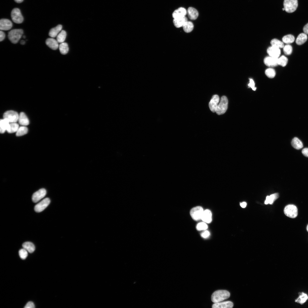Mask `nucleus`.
I'll return each instance as SVG.
<instances>
[{"label":"nucleus","mask_w":308,"mask_h":308,"mask_svg":"<svg viewBox=\"0 0 308 308\" xmlns=\"http://www.w3.org/2000/svg\"><path fill=\"white\" fill-rule=\"evenodd\" d=\"M230 292L226 290H220L214 292L211 296V300L215 303L220 302L229 297Z\"/></svg>","instance_id":"1"},{"label":"nucleus","mask_w":308,"mask_h":308,"mask_svg":"<svg viewBox=\"0 0 308 308\" xmlns=\"http://www.w3.org/2000/svg\"><path fill=\"white\" fill-rule=\"evenodd\" d=\"M23 34V31L21 29H12L8 33V37L9 40L13 44H16L21 38Z\"/></svg>","instance_id":"2"},{"label":"nucleus","mask_w":308,"mask_h":308,"mask_svg":"<svg viewBox=\"0 0 308 308\" xmlns=\"http://www.w3.org/2000/svg\"><path fill=\"white\" fill-rule=\"evenodd\" d=\"M228 101L225 96H222L216 108V112L218 115L224 114L226 111L228 106Z\"/></svg>","instance_id":"3"},{"label":"nucleus","mask_w":308,"mask_h":308,"mask_svg":"<svg viewBox=\"0 0 308 308\" xmlns=\"http://www.w3.org/2000/svg\"><path fill=\"white\" fill-rule=\"evenodd\" d=\"M285 10L288 13L295 11L298 7L297 0H284L283 3Z\"/></svg>","instance_id":"4"},{"label":"nucleus","mask_w":308,"mask_h":308,"mask_svg":"<svg viewBox=\"0 0 308 308\" xmlns=\"http://www.w3.org/2000/svg\"><path fill=\"white\" fill-rule=\"evenodd\" d=\"M284 212L285 215L291 218H296L298 214V210L297 207L292 204L286 206L284 208Z\"/></svg>","instance_id":"5"},{"label":"nucleus","mask_w":308,"mask_h":308,"mask_svg":"<svg viewBox=\"0 0 308 308\" xmlns=\"http://www.w3.org/2000/svg\"><path fill=\"white\" fill-rule=\"evenodd\" d=\"M19 114L13 110L6 112L3 115V119L7 120L10 123L16 122L18 121Z\"/></svg>","instance_id":"6"},{"label":"nucleus","mask_w":308,"mask_h":308,"mask_svg":"<svg viewBox=\"0 0 308 308\" xmlns=\"http://www.w3.org/2000/svg\"><path fill=\"white\" fill-rule=\"evenodd\" d=\"M203 212V209L202 207L197 206L193 208L191 210L190 214L194 220L198 221L201 219Z\"/></svg>","instance_id":"7"},{"label":"nucleus","mask_w":308,"mask_h":308,"mask_svg":"<svg viewBox=\"0 0 308 308\" xmlns=\"http://www.w3.org/2000/svg\"><path fill=\"white\" fill-rule=\"evenodd\" d=\"M11 17L13 21L16 23H21L23 21V17L20 9L18 8H15L12 10Z\"/></svg>","instance_id":"8"},{"label":"nucleus","mask_w":308,"mask_h":308,"mask_svg":"<svg viewBox=\"0 0 308 308\" xmlns=\"http://www.w3.org/2000/svg\"><path fill=\"white\" fill-rule=\"evenodd\" d=\"M50 202V200L49 198H45L35 205L34 207L35 210L38 212L42 211L47 207Z\"/></svg>","instance_id":"9"},{"label":"nucleus","mask_w":308,"mask_h":308,"mask_svg":"<svg viewBox=\"0 0 308 308\" xmlns=\"http://www.w3.org/2000/svg\"><path fill=\"white\" fill-rule=\"evenodd\" d=\"M46 191L44 189H41L33 193L32 200L34 202L36 203L43 198L46 195Z\"/></svg>","instance_id":"10"},{"label":"nucleus","mask_w":308,"mask_h":308,"mask_svg":"<svg viewBox=\"0 0 308 308\" xmlns=\"http://www.w3.org/2000/svg\"><path fill=\"white\" fill-rule=\"evenodd\" d=\"M220 100L217 95H213L209 103V106L210 110L213 112H216V110Z\"/></svg>","instance_id":"11"},{"label":"nucleus","mask_w":308,"mask_h":308,"mask_svg":"<svg viewBox=\"0 0 308 308\" xmlns=\"http://www.w3.org/2000/svg\"><path fill=\"white\" fill-rule=\"evenodd\" d=\"M13 25L11 21L7 19H2L0 20V29L1 31H7L10 29Z\"/></svg>","instance_id":"12"},{"label":"nucleus","mask_w":308,"mask_h":308,"mask_svg":"<svg viewBox=\"0 0 308 308\" xmlns=\"http://www.w3.org/2000/svg\"><path fill=\"white\" fill-rule=\"evenodd\" d=\"M278 58L270 56H267L264 59V63L267 66L269 67H274L278 65Z\"/></svg>","instance_id":"13"},{"label":"nucleus","mask_w":308,"mask_h":308,"mask_svg":"<svg viewBox=\"0 0 308 308\" xmlns=\"http://www.w3.org/2000/svg\"><path fill=\"white\" fill-rule=\"evenodd\" d=\"M233 303L231 301H228L223 302L215 303L212 306L213 308H232L233 307Z\"/></svg>","instance_id":"14"},{"label":"nucleus","mask_w":308,"mask_h":308,"mask_svg":"<svg viewBox=\"0 0 308 308\" xmlns=\"http://www.w3.org/2000/svg\"><path fill=\"white\" fill-rule=\"evenodd\" d=\"M267 52L270 56L275 58H278L281 54L279 48L272 46L267 49Z\"/></svg>","instance_id":"15"},{"label":"nucleus","mask_w":308,"mask_h":308,"mask_svg":"<svg viewBox=\"0 0 308 308\" xmlns=\"http://www.w3.org/2000/svg\"><path fill=\"white\" fill-rule=\"evenodd\" d=\"M187 14V11L184 8L180 7L175 10L172 14V17L174 18L184 17Z\"/></svg>","instance_id":"16"},{"label":"nucleus","mask_w":308,"mask_h":308,"mask_svg":"<svg viewBox=\"0 0 308 308\" xmlns=\"http://www.w3.org/2000/svg\"><path fill=\"white\" fill-rule=\"evenodd\" d=\"M201 220L206 223H210L212 221V214L211 211L208 209L204 211Z\"/></svg>","instance_id":"17"},{"label":"nucleus","mask_w":308,"mask_h":308,"mask_svg":"<svg viewBox=\"0 0 308 308\" xmlns=\"http://www.w3.org/2000/svg\"><path fill=\"white\" fill-rule=\"evenodd\" d=\"M58 42L55 39L51 38H47L46 43L48 46L53 50H56L59 47Z\"/></svg>","instance_id":"18"},{"label":"nucleus","mask_w":308,"mask_h":308,"mask_svg":"<svg viewBox=\"0 0 308 308\" xmlns=\"http://www.w3.org/2000/svg\"><path fill=\"white\" fill-rule=\"evenodd\" d=\"M187 14L189 18L192 20L196 19L198 15V13L197 10L192 7H189L188 9Z\"/></svg>","instance_id":"19"},{"label":"nucleus","mask_w":308,"mask_h":308,"mask_svg":"<svg viewBox=\"0 0 308 308\" xmlns=\"http://www.w3.org/2000/svg\"><path fill=\"white\" fill-rule=\"evenodd\" d=\"M187 21V19L185 16L182 17L174 18L173 20V23L176 27L179 28L183 27Z\"/></svg>","instance_id":"20"},{"label":"nucleus","mask_w":308,"mask_h":308,"mask_svg":"<svg viewBox=\"0 0 308 308\" xmlns=\"http://www.w3.org/2000/svg\"><path fill=\"white\" fill-rule=\"evenodd\" d=\"M18 121L19 124L22 126H26L29 124V121L26 114L23 112L19 114Z\"/></svg>","instance_id":"21"},{"label":"nucleus","mask_w":308,"mask_h":308,"mask_svg":"<svg viewBox=\"0 0 308 308\" xmlns=\"http://www.w3.org/2000/svg\"><path fill=\"white\" fill-rule=\"evenodd\" d=\"M62 26L61 25H58L55 27L52 28L50 31L49 35L52 38H54L57 37L59 32L61 30Z\"/></svg>","instance_id":"22"},{"label":"nucleus","mask_w":308,"mask_h":308,"mask_svg":"<svg viewBox=\"0 0 308 308\" xmlns=\"http://www.w3.org/2000/svg\"><path fill=\"white\" fill-rule=\"evenodd\" d=\"M279 197V194L278 193L272 194L270 196H268L266 197L264 203L266 204H272Z\"/></svg>","instance_id":"23"},{"label":"nucleus","mask_w":308,"mask_h":308,"mask_svg":"<svg viewBox=\"0 0 308 308\" xmlns=\"http://www.w3.org/2000/svg\"><path fill=\"white\" fill-rule=\"evenodd\" d=\"M10 123L6 119H1L0 121V132L3 133L7 131L9 125Z\"/></svg>","instance_id":"24"},{"label":"nucleus","mask_w":308,"mask_h":308,"mask_svg":"<svg viewBox=\"0 0 308 308\" xmlns=\"http://www.w3.org/2000/svg\"><path fill=\"white\" fill-rule=\"evenodd\" d=\"M307 36L305 33H301L297 36L296 40V43L298 45H301L303 44L307 40Z\"/></svg>","instance_id":"25"},{"label":"nucleus","mask_w":308,"mask_h":308,"mask_svg":"<svg viewBox=\"0 0 308 308\" xmlns=\"http://www.w3.org/2000/svg\"><path fill=\"white\" fill-rule=\"evenodd\" d=\"M292 147L297 149H299L303 147V145L301 141L296 137L294 138L291 142Z\"/></svg>","instance_id":"26"},{"label":"nucleus","mask_w":308,"mask_h":308,"mask_svg":"<svg viewBox=\"0 0 308 308\" xmlns=\"http://www.w3.org/2000/svg\"><path fill=\"white\" fill-rule=\"evenodd\" d=\"M22 246L23 248L30 253H33L35 250V246L33 244L29 242H26L22 244Z\"/></svg>","instance_id":"27"},{"label":"nucleus","mask_w":308,"mask_h":308,"mask_svg":"<svg viewBox=\"0 0 308 308\" xmlns=\"http://www.w3.org/2000/svg\"><path fill=\"white\" fill-rule=\"evenodd\" d=\"M298 297L295 300V302L303 304L308 299L307 295L303 292L299 293Z\"/></svg>","instance_id":"28"},{"label":"nucleus","mask_w":308,"mask_h":308,"mask_svg":"<svg viewBox=\"0 0 308 308\" xmlns=\"http://www.w3.org/2000/svg\"><path fill=\"white\" fill-rule=\"evenodd\" d=\"M19 127L18 124L16 122L11 123H9V127L7 131L9 133L16 132Z\"/></svg>","instance_id":"29"},{"label":"nucleus","mask_w":308,"mask_h":308,"mask_svg":"<svg viewBox=\"0 0 308 308\" xmlns=\"http://www.w3.org/2000/svg\"><path fill=\"white\" fill-rule=\"evenodd\" d=\"M184 31L187 33H189L192 31L194 28V25L191 21H187L183 26Z\"/></svg>","instance_id":"30"},{"label":"nucleus","mask_w":308,"mask_h":308,"mask_svg":"<svg viewBox=\"0 0 308 308\" xmlns=\"http://www.w3.org/2000/svg\"><path fill=\"white\" fill-rule=\"evenodd\" d=\"M59 49L61 53L62 54H66L68 52L69 48L68 44L66 42L61 43L59 46Z\"/></svg>","instance_id":"31"},{"label":"nucleus","mask_w":308,"mask_h":308,"mask_svg":"<svg viewBox=\"0 0 308 308\" xmlns=\"http://www.w3.org/2000/svg\"><path fill=\"white\" fill-rule=\"evenodd\" d=\"M270 43L271 46L279 48H283L284 46L283 42L277 39L274 38L272 40Z\"/></svg>","instance_id":"32"},{"label":"nucleus","mask_w":308,"mask_h":308,"mask_svg":"<svg viewBox=\"0 0 308 308\" xmlns=\"http://www.w3.org/2000/svg\"><path fill=\"white\" fill-rule=\"evenodd\" d=\"M282 40L283 42L289 44L294 42L295 40V37L292 35H287L284 36L283 37Z\"/></svg>","instance_id":"33"},{"label":"nucleus","mask_w":308,"mask_h":308,"mask_svg":"<svg viewBox=\"0 0 308 308\" xmlns=\"http://www.w3.org/2000/svg\"><path fill=\"white\" fill-rule=\"evenodd\" d=\"M66 36V32L62 30L56 37V40L58 43H62L65 41Z\"/></svg>","instance_id":"34"},{"label":"nucleus","mask_w":308,"mask_h":308,"mask_svg":"<svg viewBox=\"0 0 308 308\" xmlns=\"http://www.w3.org/2000/svg\"><path fill=\"white\" fill-rule=\"evenodd\" d=\"M27 128L25 126H22L19 127L16 132V135L17 136H20L26 134L28 132Z\"/></svg>","instance_id":"35"},{"label":"nucleus","mask_w":308,"mask_h":308,"mask_svg":"<svg viewBox=\"0 0 308 308\" xmlns=\"http://www.w3.org/2000/svg\"><path fill=\"white\" fill-rule=\"evenodd\" d=\"M265 74L268 78H273L275 76L276 72L273 69L270 68L266 70Z\"/></svg>","instance_id":"36"},{"label":"nucleus","mask_w":308,"mask_h":308,"mask_svg":"<svg viewBox=\"0 0 308 308\" xmlns=\"http://www.w3.org/2000/svg\"><path fill=\"white\" fill-rule=\"evenodd\" d=\"M287 62L288 59L284 56L282 55L278 58V64L284 67L286 66Z\"/></svg>","instance_id":"37"},{"label":"nucleus","mask_w":308,"mask_h":308,"mask_svg":"<svg viewBox=\"0 0 308 308\" xmlns=\"http://www.w3.org/2000/svg\"><path fill=\"white\" fill-rule=\"evenodd\" d=\"M283 51L285 54L287 55H290L292 52V46L289 44L284 46L283 47Z\"/></svg>","instance_id":"38"},{"label":"nucleus","mask_w":308,"mask_h":308,"mask_svg":"<svg viewBox=\"0 0 308 308\" xmlns=\"http://www.w3.org/2000/svg\"><path fill=\"white\" fill-rule=\"evenodd\" d=\"M208 227V225L204 222H200L196 226V229L198 230H205L207 229Z\"/></svg>","instance_id":"39"},{"label":"nucleus","mask_w":308,"mask_h":308,"mask_svg":"<svg viewBox=\"0 0 308 308\" xmlns=\"http://www.w3.org/2000/svg\"><path fill=\"white\" fill-rule=\"evenodd\" d=\"M27 251L23 248L20 249L19 251V255L20 258L23 260L25 259L28 256Z\"/></svg>","instance_id":"40"},{"label":"nucleus","mask_w":308,"mask_h":308,"mask_svg":"<svg viewBox=\"0 0 308 308\" xmlns=\"http://www.w3.org/2000/svg\"><path fill=\"white\" fill-rule=\"evenodd\" d=\"M249 88H251L253 90L255 91L256 88L255 86V83L254 80L252 79H250V83L248 84Z\"/></svg>","instance_id":"41"},{"label":"nucleus","mask_w":308,"mask_h":308,"mask_svg":"<svg viewBox=\"0 0 308 308\" xmlns=\"http://www.w3.org/2000/svg\"><path fill=\"white\" fill-rule=\"evenodd\" d=\"M35 307V305L32 301L28 302L24 307L25 308H34Z\"/></svg>","instance_id":"42"},{"label":"nucleus","mask_w":308,"mask_h":308,"mask_svg":"<svg viewBox=\"0 0 308 308\" xmlns=\"http://www.w3.org/2000/svg\"><path fill=\"white\" fill-rule=\"evenodd\" d=\"M210 235V232L208 230L205 231L201 234V236L204 238H207Z\"/></svg>","instance_id":"43"},{"label":"nucleus","mask_w":308,"mask_h":308,"mask_svg":"<svg viewBox=\"0 0 308 308\" xmlns=\"http://www.w3.org/2000/svg\"><path fill=\"white\" fill-rule=\"evenodd\" d=\"M302 153L305 156L308 157V148H304L302 151Z\"/></svg>","instance_id":"44"},{"label":"nucleus","mask_w":308,"mask_h":308,"mask_svg":"<svg viewBox=\"0 0 308 308\" xmlns=\"http://www.w3.org/2000/svg\"><path fill=\"white\" fill-rule=\"evenodd\" d=\"M5 37V33L3 31L1 30L0 31V41L1 42L3 40Z\"/></svg>","instance_id":"45"},{"label":"nucleus","mask_w":308,"mask_h":308,"mask_svg":"<svg viewBox=\"0 0 308 308\" xmlns=\"http://www.w3.org/2000/svg\"><path fill=\"white\" fill-rule=\"evenodd\" d=\"M303 31L304 33L306 35H308V23L304 26L303 28Z\"/></svg>","instance_id":"46"},{"label":"nucleus","mask_w":308,"mask_h":308,"mask_svg":"<svg viewBox=\"0 0 308 308\" xmlns=\"http://www.w3.org/2000/svg\"><path fill=\"white\" fill-rule=\"evenodd\" d=\"M240 206L242 208H245L246 207L247 203L245 202H243L240 203Z\"/></svg>","instance_id":"47"},{"label":"nucleus","mask_w":308,"mask_h":308,"mask_svg":"<svg viewBox=\"0 0 308 308\" xmlns=\"http://www.w3.org/2000/svg\"><path fill=\"white\" fill-rule=\"evenodd\" d=\"M14 1L17 3H20L22 2L23 0H14Z\"/></svg>","instance_id":"48"},{"label":"nucleus","mask_w":308,"mask_h":308,"mask_svg":"<svg viewBox=\"0 0 308 308\" xmlns=\"http://www.w3.org/2000/svg\"><path fill=\"white\" fill-rule=\"evenodd\" d=\"M25 43V42L24 40H22L21 41V43L22 44H24Z\"/></svg>","instance_id":"49"},{"label":"nucleus","mask_w":308,"mask_h":308,"mask_svg":"<svg viewBox=\"0 0 308 308\" xmlns=\"http://www.w3.org/2000/svg\"><path fill=\"white\" fill-rule=\"evenodd\" d=\"M306 229L307 231L308 232V224L307 226Z\"/></svg>","instance_id":"50"},{"label":"nucleus","mask_w":308,"mask_h":308,"mask_svg":"<svg viewBox=\"0 0 308 308\" xmlns=\"http://www.w3.org/2000/svg\"><path fill=\"white\" fill-rule=\"evenodd\" d=\"M282 10H283V11L285 10L284 9V8L282 9Z\"/></svg>","instance_id":"51"},{"label":"nucleus","mask_w":308,"mask_h":308,"mask_svg":"<svg viewBox=\"0 0 308 308\" xmlns=\"http://www.w3.org/2000/svg\"><path fill=\"white\" fill-rule=\"evenodd\" d=\"M23 38H25V36H23Z\"/></svg>","instance_id":"52"}]
</instances>
